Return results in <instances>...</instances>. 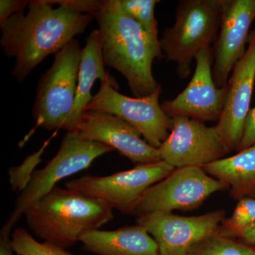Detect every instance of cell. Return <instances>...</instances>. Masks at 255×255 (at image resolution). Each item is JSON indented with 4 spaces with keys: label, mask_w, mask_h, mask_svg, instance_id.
<instances>
[{
    "label": "cell",
    "mask_w": 255,
    "mask_h": 255,
    "mask_svg": "<svg viewBox=\"0 0 255 255\" xmlns=\"http://www.w3.org/2000/svg\"><path fill=\"white\" fill-rule=\"evenodd\" d=\"M28 227L46 243L66 249L87 231L114 219L113 209L77 191L55 187L25 212Z\"/></svg>",
    "instance_id": "3957f363"
},
{
    "label": "cell",
    "mask_w": 255,
    "mask_h": 255,
    "mask_svg": "<svg viewBox=\"0 0 255 255\" xmlns=\"http://www.w3.org/2000/svg\"><path fill=\"white\" fill-rule=\"evenodd\" d=\"M238 201L232 216L223 220L218 232L239 239L242 235L255 226V199L244 198Z\"/></svg>",
    "instance_id": "44dd1931"
},
{
    "label": "cell",
    "mask_w": 255,
    "mask_h": 255,
    "mask_svg": "<svg viewBox=\"0 0 255 255\" xmlns=\"http://www.w3.org/2000/svg\"><path fill=\"white\" fill-rule=\"evenodd\" d=\"M99 25L105 66L118 71L127 80L134 97L150 95L160 84L152 74L154 60L164 58L148 36L122 9L120 0H103L94 16Z\"/></svg>",
    "instance_id": "7a4b0ae2"
},
{
    "label": "cell",
    "mask_w": 255,
    "mask_h": 255,
    "mask_svg": "<svg viewBox=\"0 0 255 255\" xmlns=\"http://www.w3.org/2000/svg\"><path fill=\"white\" fill-rule=\"evenodd\" d=\"M114 150L105 144L84 140L78 130L67 132L55 157L43 169L32 172L27 184L16 198L14 209L1 228L0 237L9 238L13 228L25 212L56 187L57 183L88 168L96 159Z\"/></svg>",
    "instance_id": "5b68a950"
},
{
    "label": "cell",
    "mask_w": 255,
    "mask_h": 255,
    "mask_svg": "<svg viewBox=\"0 0 255 255\" xmlns=\"http://www.w3.org/2000/svg\"><path fill=\"white\" fill-rule=\"evenodd\" d=\"M226 216L224 209L197 216L152 213L138 216L136 222L155 240L159 255H187L194 245L216 233Z\"/></svg>",
    "instance_id": "30bf717a"
},
{
    "label": "cell",
    "mask_w": 255,
    "mask_h": 255,
    "mask_svg": "<svg viewBox=\"0 0 255 255\" xmlns=\"http://www.w3.org/2000/svg\"><path fill=\"white\" fill-rule=\"evenodd\" d=\"M174 167L163 160L140 164L129 170L105 177L85 175L65 183V188L98 199L112 209L132 215L146 191L174 172Z\"/></svg>",
    "instance_id": "ba28073f"
},
{
    "label": "cell",
    "mask_w": 255,
    "mask_h": 255,
    "mask_svg": "<svg viewBox=\"0 0 255 255\" xmlns=\"http://www.w3.org/2000/svg\"><path fill=\"white\" fill-rule=\"evenodd\" d=\"M28 1L25 0H1L0 1V28L4 26L13 15L24 11Z\"/></svg>",
    "instance_id": "cb8c5ba5"
},
{
    "label": "cell",
    "mask_w": 255,
    "mask_h": 255,
    "mask_svg": "<svg viewBox=\"0 0 255 255\" xmlns=\"http://www.w3.org/2000/svg\"><path fill=\"white\" fill-rule=\"evenodd\" d=\"M11 245L17 255H74L60 247L39 243L23 228H16L11 233Z\"/></svg>",
    "instance_id": "7402d4cb"
},
{
    "label": "cell",
    "mask_w": 255,
    "mask_h": 255,
    "mask_svg": "<svg viewBox=\"0 0 255 255\" xmlns=\"http://www.w3.org/2000/svg\"><path fill=\"white\" fill-rule=\"evenodd\" d=\"M246 53L228 79L222 114L216 125L228 153L237 151L251 110L255 82V28L250 33Z\"/></svg>",
    "instance_id": "4fadbf2b"
},
{
    "label": "cell",
    "mask_w": 255,
    "mask_h": 255,
    "mask_svg": "<svg viewBox=\"0 0 255 255\" xmlns=\"http://www.w3.org/2000/svg\"><path fill=\"white\" fill-rule=\"evenodd\" d=\"M105 66L100 32L95 29L87 37L86 45L82 48L75 104L64 128L67 132L78 130L87 106L93 97L91 90L94 84L97 80H105L110 74L105 71Z\"/></svg>",
    "instance_id": "e0dca14e"
},
{
    "label": "cell",
    "mask_w": 255,
    "mask_h": 255,
    "mask_svg": "<svg viewBox=\"0 0 255 255\" xmlns=\"http://www.w3.org/2000/svg\"><path fill=\"white\" fill-rule=\"evenodd\" d=\"M172 119V130L158 150L161 159L174 168L203 167L228 154L216 126L208 127L202 122L181 116Z\"/></svg>",
    "instance_id": "8fae6325"
},
{
    "label": "cell",
    "mask_w": 255,
    "mask_h": 255,
    "mask_svg": "<svg viewBox=\"0 0 255 255\" xmlns=\"http://www.w3.org/2000/svg\"><path fill=\"white\" fill-rule=\"evenodd\" d=\"M28 9L26 14L13 15L1 27L0 46L6 58H14L11 73L18 82L83 33L95 18L70 8H53L47 0L28 1Z\"/></svg>",
    "instance_id": "6da1fadb"
},
{
    "label": "cell",
    "mask_w": 255,
    "mask_h": 255,
    "mask_svg": "<svg viewBox=\"0 0 255 255\" xmlns=\"http://www.w3.org/2000/svg\"><path fill=\"white\" fill-rule=\"evenodd\" d=\"M83 251L98 255H159L157 243L145 228L124 226L114 231H87L80 236Z\"/></svg>",
    "instance_id": "2e32d148"
},
{
    "label": "cell",
    "mask_w": 255,
    "mask_h": 255,
    "mask_svg": "<svg viewBox=\"0 0 255 255\" xmlns=\"http://www.w3.org/2000/svg\"><path fill=\"white\" fill-rule=\"evenodd\" d=\"M223 4V0H181L178 3L175 22L164 30L159 46L166 60L175 64L179 78H187L196 55L216 42Z\"/></svg>",
    "instance_id": "277c9868"
},
{
    "label": "cell",
    "mask_w": 255,
    "mask_h": 255,
    "mask_svg": "<svg viewBox=\"0 0 255 255\" xmlns=\"http://www.w3.org/2000/svg\"><path fill=\"white\" fill-rule=\"evenodd\" d=\"M162 91L160 85L147 97H127L117 91L116 82L109 74L101 81L98 92L85 110L106 112L122 119L136 129L149 145L158 149L173 127L172 119L164 113L159 104Z\"/></svg>",
    "instance_id": "52a82bcc"
},
{
    "label": "cell",
    "mask_w": 255,
    "mask_h": 255,
    "mask_svg": "<svg viewBox=\"0 0 255 255\" xmlns=\"http://www.w3.org/2000/svg\"><path fill=\"white\" fill-rule=\"evenodd\" d=\"M158 2L157 0H120L124 11L140 25L154 47L162 53L155 17V5Z\"/></svg>",
    "instance_id": "ffe728a7"
},
{
    "label": "cell",
    "mask_w": 255,
    "mask_h": 255,
    "mask_svg": "<svg viewBox=\"0 0 255 255\" xmlns=\"http://www.w3.org/2000/svg\"><path fill=\"white\" fill-rule=\"evenodd\" d=\"M187 255H255V248L238 238L223 236L217 231L194 245Z\"/></svg>",
    "instance_id": "d6986e66"
},
{
    "label": "cell",
    "mask_w": 255,
    "mask_h": 255,
    "mask_svg": "<svg viewBox=\"0 0 255 255\" xmlns=\"http://www.w3.org/2000/svg\"><path fill=\"white\" fill-rule=\"evenodd\" d=\"M227 190L229 186L209 175L202 167H179L145 191L132 215L193 211L214 193Z\"/></svg>",
    "instance_id": "9c48e42d"
},
{
    "label": "cell",
    "mask_w": 255,
    "mask_h": 255,
    "mask_svg": "<svg viewBox=\"0 0 255 255\" xmlns=\"http://www.w3.org/2000/svg\"><path fill=\"white\" fill-rule=\"evenodd\" d=\"M255 19V0H223L221 25L213 50V77L218 88L227 85L235 65L246 53Z\"/></svg>",
    "instance_id": "5bb4252c"
},
{
    "label": "cell",
    "mask_w": 255,
    "mask_h": 255,
    "mask_svg": "<svg viewBox=\"0 0 255 255\" xmlns=\"http://www.w3.org/2000/svg\"><path fill=\"white\" fill-rule=\"evenodd\" d=\"M255 145V107L251 109L247 117L244 132L237 152Z\"/></svg>",
    "instance_id": "d4e9b609"
},
{
    "label": "cell",
    "mask_w": 255,
    "mask_h": 255,
    "mask_svg": "<svg viewBox=\"0 0 255 255\" xmlns=\"http://www.w3.org/2000/svg\"><path fill=\"white\" fill-rule=\"evenodd\" d=\"M82 48L76 39L55 55L51 67L40 77L32 115L47 130L65 128L76 97Z\"/></svg>",
    "instance_id": "8992f818"
},
{
    "label": "cell",
    "mask_w": 255,
    "mask_h": 255,
    "mask_svg": "<svg viewBox=\"0 0 255 255\" xmlns=\"http://www.w3.org/2000/svg\"><path fill=\"white\" fill-rule=\"evenodd\" d=\"M9 238L0 237V255H14Z\"/></svg>",
    "instance_id": "484cf974"
},
{
    "label": "cell",
    "mask_w": 255,
    "mask_h": 255,
    "mask_svg": "<svg viewBox=\"0 0 255 255\" xmlns=\"http://www.w3.org/2000/svg\"><path fill=\"white\" fill-rule=\"evenodd\" d=\"M196 68L187 87L172 100L161 107L169 118L177 116L198 122L219 121L223 110L227 85L218 88L213 77L214 54L211 47L201 50L195 57Z\"/></svg>",
    "instance_id": "7c38bea8"
},
{
    "label": "cell",
    "mask_w": 255,
    "mask_h": 255,
    "mask_svg": "<svg viewBox=\"0 0 255 255\" xmlns=\"http://www.w3.org/2000/svg\"><path fill=\"white\" fill-rule=\"evenodd\" d=\"M50 5L58 4L60 6L76 10L83 14L95 16L102 8V1L99 0H47Z\"/></svg>",
    "instance_id": "603a6c76"
},
{
    "label": "cell",
    "mask_w": 255,
    "mask_h": 255,
    "mask_svg": "<svg viewBox=\"0 0 255 255\" xmlns=\"http://www.w3.org/2000/svg\"><path fill=\"white\" fill-rule=\"evenodd\" d=\"M239 239L255 248V226L250 231H247L244 234L242 235Z\"/></svg>",
    "instance_id": "4316f807"
},
{
    "label": "cell",
    "mask_w": 255,
    "mask_h": 255,
    "mask_svg": "<svg viewBox=\"0 0 255 255\" xmlns=\"http://www.w3.org/2000/svg\"><path fill=\"white\" fill-rule=\"evenodd\" d=\"M80 137L110 146L135 164L162 160L158 149L149 145L141 134L122 119L98 111H86L78 124Z\"/></svg>",
    "instance_id": "9a60e30c"
},
{
    "label": "cell",
    "mask_w": 255,
    "mask_h": 255,
    "mask_svg": "<svg viewBox=\"0 0 255 255\" xmlns=\"http://www.w3.org/2000/svg\"><path fill=\"white\" fill-rule=\"evenodd\" d=\"M202 167L209 175L229 186V195L234 200L255 199V145Z\"/></svg>",
    "instance_id": "ac0fdd59"
}]
</instances>
